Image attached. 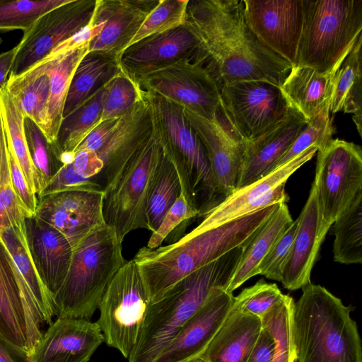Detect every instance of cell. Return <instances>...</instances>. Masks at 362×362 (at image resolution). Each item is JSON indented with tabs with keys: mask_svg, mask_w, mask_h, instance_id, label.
Returning <instances> with one entry per match:
<instances>
[{
	"mask_svg": "<svg viewBox=\"0 0 362 362\" xmlns=\"http://www.w3.org/2000/svg\"><path fill=\"white\" fill-rule=\"evenodd\" d=\"M262 329L260 318L233 305L200 357L207 362H246Z\"/></svg>",
	"mask_w": 362,
	"mask_h": 362,
	"instance_id": "obj_28",
	"label": "cell"
},
{
	"mask_svg": "<svg viewBox=\"0 0 362 362\" xmlns=\"http://www.w3.org/2000/svg\"><path fill=\"white\" fill-rule=\"evenodd\" d=\"M163 156L156 131L136 151L103 188L105 223L122 243L137 229L149 230L147 202L155 172Z\"/></svg>",
	"mask_w": 362,
	"mask_h": 362,
	"instance_id": "obj_8",
	"label": "cell"
},
{
	"mask_svg": "<svg viewBox=\"0 0 362 362\" xmlns=\"http://www.w3.org/2000/svg\"><path fill=\"white\" fill-rule=\"evenodd\" d=\"M0 239L32 294L41 324L50 325L56 315L53 298L41 281L34 265L26 243L25 227L12 226L0 229Z\"/></svg>",
	"mask_w": 362,
	"mask_h": 362,
	"instance_id": "obj_33",
	"label": "cell"
},
{
	"mask_svg": "<svg viewBox=\"0 0 362 362\" xmlns=\"http://www.w3.org/2000/svg\"><path fill=\"white\" fill-rule=\"evenodd\" d=\"M291 315L295 362H362L354 310L320 285L302 288Z\"/></svg>",
	"mask_w": 362,
	"mask_h": 362,
	"instance_id": "obj_4",
	"label": "cell"
},
{
	"mask_svg": "<svg viewBox=\"0 0 362 362\" xmlns=\"http://www.w3.org/2000/svg\"><path fill=\"white\" fill-rule=\"evenodd\" d=\"M344 59L326 71L305 66H293L281 86L290 105L308 122L321 112H329L334 75Z\"/></svg>",
	"mask_w": 362,
	"mask_h": 362,
	"instance_id": "obj_27",
	"label": "cell"
},
{
	"mask_svg": "<svg viewBox=\"0 0 362 362\" xmlns=\"http://www.w3.org/2000/svg\"><path fill=\"white\" fill-rule=\"evenodd\" d=\"M330 112L320 113L309 120L298 134L291 147L278 162L276 169L289 162L310 147L315 146L317 151L323 148L332 139V120Z\"/></svg>",
	"mask_w": 362,
	"mask_h": 362,
	"instance_id": "obj_45",
	"label": "cell"
},
{
	"mask_svg": "<svg viewBox=\"0 0 362 362\" xmlns=\"http://www.w3.org/2000/svg\"><path fill=\"white\" fill-rule=\"evenodd\" d=\"M219 122L235 137L261 136L287 114L290 104L281 88L262 81H240L220 88Z\"/></svg>",
	"mask_w": 362,
	"mask_h": 362,
	"instance_id": "obj_10",
	"label": "cell"
},
{
	"mask_svg": "<svg viewBox=\"0 0 362 362\" xmlns=\"http://www.w3.org/2000/svg\"><path fill=\"white\" fill-rule=\"evenodd\" d=\"M151 300L135 261H127L108 284L96 322L104 341L128 359L136 344Z\"/></svg>",
	"mask_w": 362,
	"mask_h": 362,
	"instance_id": "obj_9",
	"label": "cell"
},
{
	"mask_svg": "<svg viewBox=\"0 0 362 362\" xmlns=\"http://www.w3.org/2000/svg\"><path fill=\"white\" fill-rule=\"evenodd\" d=\"M293 220L286 202L280 203L246 245L226 291L233 293L249 279L258 275L257 268Z\"/></svg>",
	"mask_w": 362,
	"mask_h": 362,
	"instance_id": "obj_29",
	"label": "cell"
},
{
	"mask_svg": "<svg viewBox=\"0 0 362 362\" xmlns=\"http://www.w3.org/2000/svg\"><path fill=\"white\" fill-rule=\"evenodd\" d=\"M276 284L263 279L252 286L244 288L234 296L233 307L242 312L252 314L262 319L284 298Z\"/></svg>",
	"mask_w": 362,
	"mask_h": 362,
	"instance_id": "obj_46",
	"label": "cell"
},
{
	"mask_svg": "<svg viewBox=\"0 0 362 362\" xmlns=\"http://www.w3.org/2000/svg\"><path fill=\"white\" fill-rule=\"evenodd\" d=\"M88 52V45L67 52L56 48L50 57L49 74L50 93L44 133L54 144L63 119L64 104L76 67Z\"/></svg>",
	"mask_w": 362,
	"mask_h": 362,
	"instance_id": "obj_32",
	"label": "cell"
},
{
	"mask_svg": "<svg viewBox=\"0 0 362 362\" xmlns=\"http://www.w3.org/2000/svg\"><path fill=\"white\" fill-rule=\"evenodd\" d=\"M362 33L356 39L338 70L333 82L329 112L353 114L362 135Z\"/></svg>",
	"mask_w": 362,
	"mask_h": 362,
	"instance_id": "obj_31",
	"label": "cell"
},
{
	"mask_svg": "<svg viewBox=\"0 0 362 362\" xmlns=\"http://www.w3.org/2000/svg\"><path fill=\"white\" fill-rule=\"evenodd\" d=\"M279 204L214 227L199 223L191 232L165 246L141 247L133 259L139 267L151 302L196 269L235 248L245 247Z\"/></svg>",
	"mask_w": 362,
	"mask_h": 362,
	"instance_id": "obj_2",
	"label": "cell"
},
{
	"mask_svg": "<svg viewBox=\"0 0 362 362\" xmlns=\"http://www.w3.org/2000/svg\"><path fill=\"white\" fill-rule=\"evenodd\" d=\"M0 112L7 144L12 150L28 186L37 196L40 188L26 143L24 116L6 87L0 91Z\"/></svg>",
	"mask_w": 362,
	"mask_h": 362,
	"instance_id": "obj_37",
	"label": "cell"
},
{
	"mask_svg": "<svg viewBox=\"0 0 362 362\" xmlns=\"http://www.w3.org/2000/svg\"><path fill=\"white\" fill-rule=\"evenodd\" d=\"M181 193L180 181L169 158L163 153L153 175L147 202L149 230L154 232Z\"/></svg>",
	"mask_w": 362,
	"mask_h": 362,
	"instance_id": "obj_38",
	"label": "cell"
},
{
	"mask_svg": "<svg viewBox=\"0 0 362 362\" xmlns=\"http://www.w3.org/2000/svg\"><path fill=\"white\" fill-rule=\"evenodd\" d=\"M120 71L117 59L103 54L88 52L74 72L64 104L63 117L103 88Z\"/></svg>",
	"mask_w": 362,
	"mask_h": 362,
	"instance_id": "obj_34",
	"label": "cell"
},
{
	"mask_svg": "<svg viewBox=\"0 0 362 362\" xmlns=\"http://www.w3.org/2000/svg\"><path fill=\"white\" fill-rule=\"evenodd\" d=\"M307 123L305 117L290 106L286 116L269 130L255 139L244 141V163L238 189L276 170L278 162Z\"/></svg>",
	"mask_w": 362,
	"mask_h": 362,
	"instance_id": "obj_25",
	"label": "cell"
},
{
	"mask_svg": "<svg viewBox=\"0 0 362 362\" xmlns=\"http://www.w3.org/2000/svg\"><path fill=\"white\" fill-rule=\"evenodd\" d=\"M119 119L115 118L102 121L84 139L75 151L86 149L97 152L106 143L115 131Z\"/></svg>",
	"mask_w": 362,
	"mask_h": 362,
	"instance_id": "obj_52",
	"label": "cell"
},
{
	"mask_svg": "<svg viewBox=\"0 0 362 362\" xmlns=\"http://www.w3.org/2000/svg\"><path fill=\"white\" fill-rule=\"evenodd\" d=\"M298 218L297 230L283 265L280 281L290 291L302 288L311 282V271L327 235L321 228L317 192L313 182Z\"/></svg>",
	"mask_w": 362,
	"mask_h": 362,
	"instance_id": "obj_24",
	"label": "cell"
},
{
	"mask_svg": "<svg viewBox=\"0 0 362 362\" xmlns=\"http://www.w3.org/2000/svg\"><path fill=\"white\" fill-rule=\"evenodd\" d=\"M298 225V218L281 235L257 268V274L281 281L283 265L290 252Z\"/></svg>",
	"mask_w": 362,
	"mask_h": 362,
	"instance_id": "obj_48",
	"label": "cell"
},
{
	"mask_svg": "<svg viewBox=\"0 0 362 362\" xmlns=\"http://www.w3.org/2000/svg\"><path fill=\"white\" fill-rule=\"evenodd\" d=\"M294 303L292 297L284 295L283 299L261 319L263 329L272 336L275 342L272 362H295L291 327Z\"/></svg>",
	"mask_w": 362,
	"mask_h": 362,
	"instance_id": "obj_40",
	"label": "cell"
},
{
	"mask_svg": "<svg viewBox=\"0 0 362 362\" xmlns=\"http://www.w3.org/2000/svg\"><path fill=\"white\" fill-rule=\"evenodd\" d=\"M274 349V338L267 330L263 329L246 362H272Z\"/></svg>",
	"mask_w": 362,
	"mask_h": 362,
	"instance_id": "obj_53",
	"label": "cell"
},
{
	"mask_svg": "<svg viewBox=\"0 0 362 362\" xmlns=\"http://www.w3.org/2000/svg\"><path fill=\"white\" fill-rule=\"evenodd\" d=\"M244 248H235L196 269L151 301L128 362H154L211 291L226 290Z\"/></svg>",
	"mask_w": 362,
	"mask_h": 362,
	"instance_id": "obj_3",
	"label": "cell"
},
{
	"mask_svg": "<svg viewBox=\"0 0 362 362\" xmlns=\"http://www.w3.org/2000/svg\"><path fill=\"white\" fill-rule=\"evenodd\" d=\"M17 51L18 45L12 49L0 54V91L6 86Z\"/></svg>",
	"mask_w": 362,
	"mask_h": 362,
	"instance_id": "obj_55",
	"label": "cell"
},
{
	"mask_svg": "<svg viewBox=\"0 0 362 362\" xmlns=\"http://www.w3.org/2000/svg\"><path fill=\"white\" fill-rule=\"evenodd\" d=\"M25 230L34 265L53 298L66 277L74 249L60 231L35 214L25 218Z\"/></svg>",
	"mask_w": 362,
	"mask_h": 362,
	"instance_id": "obj_22",
	"label": "cell"
},
{
	"mask_svg": "<svg viewBox=\"0 0 362 362\" xmlns=\"http://www.w3.org/2000/svg\"><path fill=\"white\" fill-rule=\"evenodd\" d=\"M317 151V147H310L259 180L238 189L204 216L200 223L205 227H214L269 206L286 203L288 200L285 192L286 181Z\"/></svg>",
	"mask_w": 362,
	"mask_h": 362,
	"instance_id": "obj_17",
	"label": "cell"
},
{
	"mask_svg": "<svg viewBox=\"0 0 362 362\" xmlns=\"http://www.w3.org/2000/svg\"><path fill=\"white\" fill-rule=\"evenodd\" d=\"M103 341L96 322L57 317L28 356L30 362H88Z\"/></svg>",
	"mask_w": 362,
	"mask_h": 362,
	"instance_id": "obj_21",
	"label": "cell"
},
{
	"mask_svg": "<svg viewBox=\"0 0 362 362\" xmlns=\"http://www.w3.org/2000/svg\"><path fill=\"white\" fill-rule=\"evenodd\" d=\"M122 243L105 225L74 249L66 277L53 297L57 317L90 320L110 281L126 262Z\"/></svg>",
	"mask_w": 362,
	"mask_h": 362,
	"instance_id": "obj_6",
	"label": "cell"
},
{
	"mask_svg": "<svg viewBox=\"0 0 362 362\" xmlns=\"http://www.w3.org/2000/svg\"><path fill=\"white\" fill-rule=\"evenodd\" d=\"M159 1L96 0L91 21L103 23L105 25L89 43L88 52L103 54L119 62L121 55Z\"/></svg>",
	"mask_w": 362,
	"mask_h": 362,
	"instance_id": "obj_20",
	"label": "cell"
},
{
	"mask_svg": "<svg viewBox=\"0 0 362 362\" xmlns=\"http://www.w3.org/2000/svg\"><path fill=\"white\" fill-rule=\"evenodd\" d=\"M189 0H160L148 15L129 46L153 35L185 25Z\"/></svg>",
	"mask_w": 362,
	"mask_h": 362,
	"instance_id": "obj_44",
	"label": "cell"
},
{
	"mask_svg": "<svg viewBox=\"0 0 362 362\" xmlns=\"http://www.w3.org/2000/svg\"><path fill=\"white\" fill-rule=\"evenodd\" d=\"M315 184L327 234L335 219L362 190V149L353 142L332 139L318 150Z\"/></svg>",
	"mask_w": 362,
	"mask_h": 362,
	"instance_id": "obj_11",
	"label": "cell"
},
{
	"mask_svg": "<svg viewBox=\"0 0 362 362\" xmlns=\"http://www.w3.org/2000/svg\"><path fill=\"white\" fill-rule=\"evenodd\" d=\"M153 130V122L149 101L146 92L142 90L139 100L126 114L119 117L110 137L96 152L103 162L101 173H103L105 182L127 162L151 136Z\"/></svg>",
	"mask_w": 362,
	"mask_h": 362,
	"instance_id": "obj_26",
	"label": "cell"
},
{
	"mask_svg": "<svg viewBox=\"0 0 362 362\" xmlns=\"http://www.w3.org/2000/svg\"><path fill=\"white\" fill-rule=\"evenodd\" d=\"M103 189H78L37 197L35 215L60 231L73 249L92 231L106 225Z\"/></svg>",
	"mask_w": 362,
	"mask_h": 362,
	"instance_id": "obj_16",
	"label": "cell"
},
{
	"mask_svg": "<svg viewBox=\"0 0 362 362\" xmlns=\"http://www.w3.org/2000/svg\"><path fill=\"white\" fill-rule=\"evenodd\" d=\"M185 362H207L206 360L202 358V357H197Z\"/></svg>",
	"mask_w": 362,
	"mask_h": 362,
	"instance_id": "obj_56",
	"label": "cell"
},
{
	"mask_svg": "<svg viewBox=\"0 0 362 362\" xmlns=\"http://www.w3.org/2000/svg\"><path fill=\"white\" fill-rule=\"evenodd\" d=\"M0 166H1V149H0Z\"/></svg>",
	"mask_w": 362,
	"mask_h": 362,
	"instance_id": "obj_58",
	"label": "cell"
},
{
	"mask_svg": "<svg viewBox=\"0 0 362 362\" xmlns=\"http://www.w3.org/2000/svg\"><path fill=\"white\" fill-rule=\"evenodd\" d=\"M105 86L63 117L53 145L64 163L72 161L76 148L101 122Z\"/></svg>",
	"mask_w": 362,
	"mask_h": 362,
	"instance_id": "obj_35",
	"label": "cell"
},
{
	"mask_svg": "<svg viewBox=\"0 0 362 362\" xmlns=\"http://www.w3.org/2000/svg\"><path fill=\"white\" fill-rule=\"evenodd\" d=\"M197 41L185 25L148 36L128 47L119 59L123 72L132 78L194 56Z\"/></svg>",
	"mask_w": 362,
	"mask_h": 362,
	"instance_id": "obj_23",
	"label": "cell"
},
{
	"mask_svg": "<svg viewBox=\"0 0 362 362\" xmlns=\"http://www.w3.org/2000/svg\"><path fill=\"white\" fill-rule=\"evenodd\" d=\"M24 132L29 154L39 181V196L65 163L44 132L28 117H24Z\"/></svg>",
	"mask_w": 362,
	"mask_h": 362,
	"instance_id": "obj_39",
	"label": "cell"
},
{
	"mask_svg": "<svg viewBox=\"0 0 362 362\" xmlns=\"http://www.w3.org/2000/svg\"><path fill=\"white\" fill-rule=\"evenodd\" d=\"M71 163L78 174L90 180L101 173L104 167L96 152L86 149L76 151Z\"/></svg>",
	"mask_w": 362,
	"mask_h": 362,
	"instance_id": "obj_51",
	"label": "cell"
},
{
	"mask_svg": "<svg viewBox=\"0 0 362 362\" xmlns=\"http://www.w3.org/2000/svg\"><path fill=\"white\" fill-rule=\"evenodd\" d=\"M145 92L154 130L163 153L177 171L181 192L188 204L199 211V216H204L224 201L218 192L205 150L181 106Z\"/></svg>",
	"mask_w": 362,
	"mask_h": 362,
	"instance_id": "obj_5",
	"label": "cell"
},
{
	"mask_svg": "<svg viewBox=\"0 0 362 362\" xmlns=\"http://www.w3.org/2000/svg\"><path fill=\"white\" fill-rule=\"evenodd\" d=\"M0 362H30L28 354L0 336Z\"/></svg>",
	"mask_w": 362,
	"mask_h": 362,
	"instance_id": "obj_54",
	"label": "cell"
},
{
	"mask_svg": "<svg viewBox=\"0 0 362 362\" xmlns=\"http://www.w3.org/2000/svg\"><path fill=\"white\" fill-rule=\"evenodd\" d=\"M182 110L205 150L218 192L225 200L239 187L244 141L230 133L218 119L211 120L186 108Z\"/></svg>",
	"mask_w": 362,
	"mask_h": 362,
	"instance_id": "obj_18",
	"label": "cell"
},
{
	"mask_svg": "<svg viewBox=\"0 0 362 362\" xmlns=\"http://www.w3.org/2000/svg\"><path fill=\"white\" fill-rule=\"evenodd\" d=\"M69 0H0V30L26 31L47 11Z\"/></svg>",
	"mask_w": 362,
	"mask_h": 362,
	"instance_id": "obj_42",
	"label": "cell"
},
{
	"mask_svg": "<svg viewBox=\"0 0 362 362\" xmlns=\"http://www.w3.org/2000/svg\"><path fill=\"white\" fill-rule=\"evenodd\" d=\"M199 216V211L186 201L182 192L180 197L168 210L158 228L152 233L146 247L155 249L160 246L164 240L182 223Z\"/></svg>",
	"mask_w": 362,
	"mask_h": 362,
	"instance_id": "obj_47",
	"label": "cell"
},
{
	"mask_svg": "<svg viewBox=\"0 0 362 362\" xmlns=\"http://www.w3.org/2000/svg\"><path fill=\"white\" fill-rule=\"evenodd\" d=\"M141 92L137 83L121 69L105 86L101 122L123 116L134 105Z\"/></svg>",
	"mask_w": 362,
	"mask_h": 362,
	"instance_id": "obj_43",
	"label": "cell"
},
{
	"mask_svg": "<svg viewBox=\"0 0 362 362\" xmlns=\"http://www.w3.org/2000/svg\"><path fill=\"white\" fill-rule=\"evenodd\" d=\"M0 229L12 226L25 227L31 216L22 205L13 189L8 160L6 140L0 112Z\"/></svg>",
	"mask_w": 362,
	"mask_h": 362,
	"instance_id": "obj_41",
	"label": "cell"
},
{
	"mask_svg": "<svg viewBox=\"0 0 362 362\" xmlns=\"http://www.w3.org/2000/svg\"><path fill=\"white\" fill-rule=\"evenodd\" d=\"M78 189H103L102 187L90 179L78 174L71 162L65 163L47 183L41 194H44Z\"/></svg>",
	"mask_w": 362,
	"mask_h": 362,
	"instance_id": "obj_49",
	"label": "cell"
},
{
	"mask_svg": "<svg viewBox=\"0 0 362 362\" xmlns=\"http://www.w3.org/2000/svg\"><path fill=\"white\" fill-rule=\"evenodd\" d=\"M233 293L214 289L154 362H185L200 357L230 312Z\"/></svg>",
	"mask_w": 362,
	"mask_h": 362,
	"instance_id": "obj_19",
	"label": "cell"
},
{
	"mask_svg": "<svg viewBox=\"0 0 362 362\" xmlns=\"http://www.w3.org/2000/svg\"><path fill=\"white\" fill-rule=\"evenodd\" d=\"M2 41H3V40H2V38H1V37H0V45H1V44L2 43Z\"/></svg>",
	"mask_w": 362,
	"mask_h": 362,
	"instance_id": "obj_57",
	"label": "cell"
},
{
	"mask_svg": "<svg viewBox=\"0 0 362 362\" xmlns=\"http://www.w3.org/2000/svg\"><path fill=\"white\" fill-rule=\"evenodd\" d=\"M185 25L194 35V59L220 88L240 81L281 87L292 65L264 45L250 28L243 0H189Z\"/></svg>",
	"mask_w": 362,
	"mask_h": 362,
	"instance_id": "obj_1",
	"label": "cell"
},
{
	"mask_svg": "<svg viewBox=\"0 0 362 362\" xmlns=\"http://www.w3.org/2000/svg\"><path fill=\"white\" fill-rule=\"evenodd\" d=\"M32 294L0 239V336L29 354L41 338Z\"/></svg>",
	"mask_w": 362,
	"mask_h": 362,
	"instance_id": "obj_14",
	"label": "cell"
},
{
	"mask_svg": "<svg viewBox=\"0 0 362 362\" xmlns=\"http://www.w3.org/2000/svg\"><path fill=\"white\" fill-rule=\"evenodd\" d=\"M95 4L96 0H69L41 16L23 32L9 77L23 74L88 25Z\"/></svg>",
	"mask_w": 362,
	"mask_h": 362,
	"instance_id": "obj_13",
	"label": "cell"
},
{
	"mask_svg": "<svg viewBox=\"0 0 362 362\" xmlns=\"http://www.w3.org/2000/svg\"><path fill=\"white\" fill-rule=\"evenodd\" d=\"M334 261L345 264L362 262V190L333 223Z\"/></svg>",
	"mask_w": 362,
	"mask_h": 362,
	"instance_id": "obj_36",
	"label": "cell"
},
{
	"mask_svg": "<svg viewBox=\"0 0 362 362\" xmlns=\"http://www.w3.org/2000/svg\"><path fill=\"white\" fill-rule=\"evenodd\" d=\"M6 146L9 170L13 189L26 211L30 215H33L37 206V196L28 186L25 177L7 141Z\"/></svg>",
	"mask_w": 362,
	"mask_h": 362,
	"instance_id": "obj_50",
	"label": "cell"
},
{
	"mask_svg": "<svg viewBox=\"0 0 362 362\" xmlns=\"http://www.w3.org/2000/svg\"><path fill=\"white\" fill-rule=\"evenodd\" d=\"M362 0H303L296 65L331 69L362 33Z\"/></svg>",
	"mask_w": 362,
	"mask_h": 362,
	"instance_id": "obj_7",
	"label": "cell"
},
{
	"mask_svg": "<svg viewBox=\"0 0 362 362\" xmlns=\"http://www.w3.org/2000/svg\"><path fill=\"white\" fill-rule=\"evenodd\" d=\"M194 56L132 79L143 90L160 95L209 119H218L219 88Z\"/></svg>",
	"mask_w": 362,
	"mask_h": 362,
	"instance_id": "obj_12",
	"label": "cell"
},
{
	"mask_svg": "<svg viewBox=\"0 0 362 362\" xmlns=\"http://www.w3.org/2000/svg\"><path fill=\"white\" fill-rule=\"evenodd\" d=\"M246 21L275 54L296 65L303 23V0H243Z\"/></svg>",
	"mask_w": 362,
	"mask_h": 362,
	"instance_id": "obj_15",
	"label": "cell"
},
{
	"mask_svg": "<svg viewBox=\"0 0 362 362\" xmlns=\"http://www.w3.org/2000/svg\"><path fill=\"white\" fill-rule=\"evenodd\" d=\"M48 56L16 77H8L6 88L23 115L44 132L50 93Z\"/></svg>",
	"mask_w": 362,
	"mask_h": 362,
	"instance_id": "obj_30",
	"label": "cell"
}]
</instances>
